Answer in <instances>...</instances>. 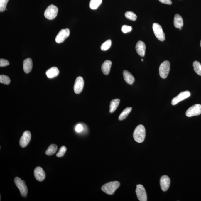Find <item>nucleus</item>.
<instances>
[{
	"instance_id": "1",
	"label": "nucleus",
	"mask_w": 201,
	"mask_h": 201,
	"mask_svg": "<svg viewBox=\"0 0 201 201\" xmlns=\"http://www.w3.org/2000/svg\"><path fill=\"white\" fill-rule=\"evenodd\" d=\"M146 136L145 127L142 124L139 125L134 130L133 137L134 140L138 143L143 142Z\"/></svg>"
},
{
	"instance_id": "2",
	"label": "nucleus",
	"mask_w": 201,
	"mask_h": 201,
	"mask_svg": "<svg viewBox=\"0 0 201 201\" xmlns=\"http://www.w3.org/2000/svg\"><path fill=\"white\" fill-rule=\"evenodd\" d=\"M120 185V183L117 181H112L104 185L102 188V190L105 193L109 195L114 194Z\"/></svg>"
},
{
	"instance_id": "3",
	"label": "nucleus",
	"mask_w": 201,
	"mask_h": 201,
	"mask_svg": "<svg viewBox=\"0 0 201 201\" xmlns=\"http://www.w3.org/2000/svg\"><path fill=\"white\" fill-rule=\"evenodd\" d=\"M14 181L16 185L20 191L22 196L24 198L27 197L28 190L25 181H23L18 177H16L15 178Z\"/></svg>"
},
{
	"instance_id": "4",
	"label": "nucleus",
	"mask_w": 201,
	"mask_h": 201,
	"mask_svg": "<svg viewBox=\"0 0 201 201\" xmlns=\"http://www.w3.org/2000/svg\"><path fill=\"white\" fill-rule=\"evenodd\" d=\"M58 12V8L55 5L52 4L47 8L44 12V16L46 18L52 20L56 17Z\"/></svg>"
},
{
	"instance_id": "5",
	"label": "nucleus",
	"mask_w": 201,
	"mask_h": 201,
	"mask_svg": "<svg viewBox=\"0 0 201 201\" xmlns=\"http://www.w3.org/2000/svg\"><path fill=\"white\" fill-rule=\"evenodd\" d=\"M170 65L168 61L166 60L161 64L159 68V75L162 78H167L170 72Z\"/></svg>"
},
{
	"instance_id": "6",
	"label": "nucleus",
	"mask_w": 201,
	"mask_h": 201,
	"mask_svg": "<svg viewBox=\"0 0 201 201\" xmlns=\"http://www.w3.org/2000/svg\"><path fill=\"white\" fill-rule=\"evenodd\" d=\"M152 28L156 38L161 41H164L165 37L163 28L161 25L157 23H154L152 26Z\"/></svg>"
},
{
	"instance_id": "7",
	"label": "nucleus",
	"mask_w": 201,
	"mask_h": 201,
	"mask_svg": "<svg viewBox=\"0 0 201 201\" xmlns=\"http://www.w3.org/2000/svg\"><path fill=\"white\" fill-rule=\"evenodd\" d=\"M201 114V105L196 104L189 108L186 112V116L188 117L199 116Z\"/></svg>"
},
{
	"instance_id": "8",
	"label": "nucleus",
	"mask_w": 201,
	"mask_h": 201,
	"mask_svg": "<svg viewBox=\"0 0 201 201\" xmlns=\"http://www.w3.org/2000/svg\"><path fill=\"white\" fill-rule=\"evenodd\" d=\"M137 197L140 201H147V196L145 188L141 184H138L136 186V190Z\"/></svg>"
},
{
	"instance_id": "9",
	"label": "nucleus",
	"mask_w": 201,
	"mask_h": 201,
	"mask_svg": "<svg viewBox=\"0 0 201 201\" xmlns=\"http://www.w3.org/2000/svg\"><path fill=\"white\" fill-rule=\"evenodd\" d=\"M69 35L70 30L68 28L62 29L56 36L55 39L56 42L58 43L63 42L69 36Z\"/></svg>"
},
{
	"instance_id": "10",
	"label": "nucleus",
	"mask_w": 201,
	"mask_h": 201,
	"mask_svg": "<svg viewBox=\"0 0 201 201\" xmlns=\"http://www.w3.org/2000/svg\"><path fill=\"white\" fill-rule=\"evenodd\" d=\"M191 94L189 91H183L180 93L177 96L174 97L172 100L171 104L172 105H176L179 102L184 100L190 96Z\"/></svg>"
},
{
	"instance_id": "11",
	"label": "nucleus",
	"mask_w": 201,
	"mask_h": 201,
	"mask_svg": "<svg viewBox=\"0 0 201 201\" xmlns=\"http://www.w3.org/2000/svg\"><path fill=\"white\" fill-rule=\"evenodd\" d=\"M31 139V134L30 131L27 130L23 132L19 141V144L22 148H24L28 145Z\"/></svg>"
},
{
	"instance_id": "12",
	"label": "nucleus",
	"mask_w": 201,
	"mask_h": 201,
	"mask_svg": "<svg viewBox=\"0 0 201 201\" xmlns=\"http://www.w3.org/2000/svg\"><path fill=\"white\" fill-rule=\"evenodd\" d=\"M84 80L81 77L76 79L74 85V91L76 94H79L82 91L84 86Z\"/></svg>"
},
{
	"instance_id": "13",
	"label": "nucleus",
	"mask_w": 201,
	"mask_h": 201,
	"mask_svg": "<svg viewBox=\"0 0 201 201\" xmlns=\"http://www.w3.org/2000/svg\"><path fill=\"white\" fill-rule=\"evenodd\" d=\"M161 188L163 192H166L168 189L170 184V178L167 175H163L160 180Z\"/></svg>"
},
{
	"instance_id": "14",
	"label": "nucleus",
	"mask_w": 201,
	"mask_h": 201,
	"mask_svg": "<svg viewBox=\"0 0 201 201\" xmlns=\"http://www.w3.org/2000/svg\"><path fill=\"white\" fill-rule=\"evenodd\" d=\"M34 175L36 179L39 181H43L45 177V172L42 168L40 167H37L35 169Z\"/></svg>"
},
{
	"instance_id": "15",
	"label": "nucleus",
	"mask_w": 201,
	"mask_h": 201,
	"mask_svg": "<svg viewBox=\"0 0 201 201\" xmlns=\"http://www.w3.org/2000/svg\"><path fill=\"white\" fill-rule=\"evenodd\" d=\"M146 48V47L145 43L141 41H138L136 46V49L137 53L141 57L145 56Z\"/></svg>"
},
{
	"instance_id": "16",
	"label": "nucleus",
	"mask_w": 201,
	"mask_h": 201,
	"mask_svg": "<svg viewBox=\"0 0 201 201\" xmlns=\"http://www.w3.org/2000/svg\"><path fill=\"white\" fill-rule=\"evenodd\" d=\"M23 66L25 73H30L33 68V62L31 58H28L25 59L23 62Z\"/></svg>"
},
{
	"instance_id": "17",
	"label": "nucleus",
	"mask_w": 201,
	"mask_h": 201,
	"mask_svg": "<svg viewBox=\"0 0 201 201\" xmlns=\"http://www.w3.org/2000/svg\"><path fill=\"white\" fill-rule=\"evenodd\" d=\"M123 75L124 80L126 82L130 85H132L134 83L135 79L134 76L126 70H124L123 72Z\"/></svg>"
},
{
	"instance_id": "18",
	"label": "nucleus",
	"mask_w": 201,
	"mask_h": 201,
	"mask_svg": "<svg viewBox=\"0 0 201 201\" xmlns=\"http://www.w3.org/2000/svg\"><path fill=\"white\" fill-rule=\"evenodd\" d=\"M112 62L111 61L107 60L104 62L102 65V72L105 75L109 74L110 72Z\"/></svg>"
},
{
	"instance_id": "19",
	"label": "nucleus",
	"mask_w": 201,
	"mask_h": 201,
	"mask_svg": "<svg viewBox=\"0 0 201 201\" xmlns=\"http://www.w3.org/2000/svg\"><path fill=\"white\" fill-rule=\"evenodd\" d=\"M59 70L57 67H53L46 72V75L48 78H52L57 77L59 75Z\"/></svg>"
},
{
	"instance_id": "20",
	"label": "nucleus",
	"mask_w": 201,
	"mask_h": 201,
	"mask_svg": "<svg viewBox=\"0 0 201 201\" xmlns=\"http://www.w3.org/2000/svg\"><path fill=\"white\" fill-rule=\"evenodd\" d=\"M174 23L175 27L177 28H182L183 26V21L181 16L179 14H176L174 16Z\"/></svg>"
},
{
	"instance_id": "21",
	"label": "nucleus",
	"mask_w": 201,
	"mask_h": 201,
	"mask_svg": "<svg viewBox=\"0 0 201 201\" xmlns=\"http://www.w3.org/2000/svg\"><path fill=\"white\" fill-rule=\"evenodd\" d=\"M120 102V99H116L112 100L110 102V106H109V112L111 113H113L116 110Z\"/></svg>"
},
{
	"instance_id": "22",
	"label": "nucleus",
	"mask_w": 201,
	"mask_h": 201,
	"mask_svg": "<svg viewBox=\"0 0 201 201\" xmlns=\"http://www.w3.org/2000/svg\"><path fill=\"white\" fill-rule=\"evenodd\" d=\"M131 110H132V108L131 107H128L126 108L121 113V114L119 116V120L121 121L124 120L126 118L129 114L131 112Z\"/></svg>"
},
{
	"instance_id": "23",
	"label": "nucleus",
	"mask_w": 201,
	"mask_h": 201,
	"mask_svg": "<svg viewBox=\"0 0 201 201\" xmlns=\"http://www.w3.org/2000/svg\"><path fill=\"white\" fill-rule=\"evenodd\" d=\"M58 149V146L55 144H52L49 146L45 153L48 155H52L56 153Z\"/></svg>"
},
{
	"instance_id": "24",
	"label": "nucleus",
	"mask_w": 201,
	"mask_h": 201,
	"mask_svg": "<svg viewBox=\"0 0 201 201\" xmlns=\"http://www.w3.org/2000/svg\"><path fill=\"white\" fill-rule=\"evenodd\" d=\"M102 0H91L89 4L90 8L92 9H96L101 5Z\"/></svg>"
},
{
	"instance_id": "25",
	"label": "nucleus",
	"mask_w": 201,
	"mask_h": 201,
	"mask_svg": "<svg viewBox=\"0 0 201 201\" xmlns=\"http://www.w3.org/2000/svg\"><path fill=\"white\" fill-rule=\"evenodd\" d=\"M194 70L195 72L201 76V65L199 62L195 61L193 63Z\"/></svg>"
},
{
	"instance_id": "26",
	"label": "nucleus",
	"mask_w": 201,
	"mask_h": 201,
	"mask_svg": "<svg viewBox=\"0 0 201 201\" xmlns=\"http://www.w3.org/2000/svg\"><path fill=\"white\" fill-rule=\"evenodd\" d=\"M112 41L110 40H107L105 42L102 43L101 47V49L102 51L107 50L112 45Z\"/></svg>"
},
{
	"instance_id": "27",
	"label": "nucleus",
	"mask_w": 201,
	"mask_h": 201,
	"mask_svg": "<svg viewBox=\"0 0 201 201\" xmlns=\"http://www.w3.org/2000/svg\"><path fill=\"white\" fill-rule=\"evenodd\" d=\"M125 16L127 18L132 21H136V20L137 16L134 12L129 11H127L125 13Z\"/></svg>"
},
{
	"instance_id": "28",
	"label": "nucleus",
	"mask_w": 201,
	"mask_h": 201,
	"mask_svg": "<svg viewBox=\"0 0 201 201\" xmlns=\"http://www.w3.org/2000/svg\"><path fill=\"white\" fill-rule=\"evenodd\" d=\"M11 82L10 79L8 76L4 75H0V82L6 85L9 84Z\"/></svg>"
},
{
	"instance_id": "29",
	"label": "nucleus",
	"mask_w": 201,
	"mask_h": 201,
	"mask_svg": "<svg viewBox=\"0 0 201 201\" xmlns=\"http://www.w3.org/2000/svg\"><path fill=\"white\" fill-rule=\"evenodd\" d=\"M9 0H0V11L3 12L6 8Z\"/></svg>"
},
{
	"instance_id": "30",
	"label": "nucleus",
	"mask_w": 201,
	"mask_h": 201,
	"mask_svg": "<svg viewBox=\"0 0 201 201\" xmlns=\"http://www.w3.org/2000/svg\"><path fill=\"white\" fill-rule=\"evenodd\" d=\"M66 150H67V148L64 146H63L59 149V152L57 153L56 156L58 157H62L64 155Z\"/></svg>"
},
{
	"instance_id": "31",
	"label": "nucleus",
	"mask_w": 201,
	"mask_h": 201,
	"mask_svg": "<svg viewBox=\"0 0 201 201\" xmlns=\"http://www.w3.org/2000/svg\"><path fill=\"white\" fill-rule=\"evenodd\" d=\"M132 29V27L131 26L123 25L122 27L121 30L123 33H127L131 31Z\"/></svg>"
},
{
	"instance_id": "32",
	"label": "nucleus",
	"mask_w": 201,
	"mask_h": 201,
	"mask_svg": "<svg viewBox=\"0 0 201 201\" xmlns=\"http://www.w3.org/2000/svg\"><path fill=\"white\" fill-rule=\"evenodd\" d=\"M9 64V62L7 60L1 59H0V66L1 67H5Z\"/></svg>"
},
{
	"instance_id": "33",
	"label": "nucleus",
	"mask_w": 201,
	"mask_h": 201,
	"mask_svg": "<svg viewBox=\"0 0 201 201\" xmlns=\"http://www.w3.org/2000/svg\"><path fill=\"white\" fill-rule=\"evenodd\" d=\"M83 129V127L81 124H78L76 126L75 128L76 131L77 132H81Z\"/></svg>"
},
{
	"instance_id": "34",
	"label": "nucleus",
	"mask_w": 201,
	"mask_h": 201,
	"mask_svg": "<svg viewBox=\"0 0 201 201\" xmlns=\"http://www.w3.org/2000/svg\"><path fill=\"white\" fill-rule=\"evenodd\" d=\"M159 2L162 3L168 4V5H171L172 2L171 0H159Z\"/></svg>"
},
{
	"instance_id": "35",
	"label": "nucleus",
	"mask_w": 201,
	"mask_h": 201,
	"mask_svg": "<svg viewBox=\"0 0 201 201\" xmlns=\"http://www.w3.org/2000/svg\"><path fill=\"white\" fill-rule=\"evenodd\" d=\"M181 28H180L179 29L180 30H181V29H182Z\"/></svg>"
},
{
	"instance_id": "36",
	"label": "nucleus",
	"mask_w": 201,
	"mask_h": 201,
	"mask_svg": "<svg viewBox=\"0 0 201 201\" xmlns=\"http://www.w3.org/2000/svg\"><path fill=\"white\" fill-rule=\"evenodd\" d=\"M141 60H142V61H143V59H141Z\"/></svg>"
},
{
	"instance_id": "37",
	"label": "nucleus",
	"mask_w": 201,
	"mask_h": 201,
	"mask_svg": "<svg viewBox=\"0 0 201 201\" xmlns=\"http://www.w3.org/2000/svg\"><path fill=\"white\" fill-rule=\"evenodd\" d=\"M200 46L201 47V41H200Z\"/></svg>"
}]
</instances>
